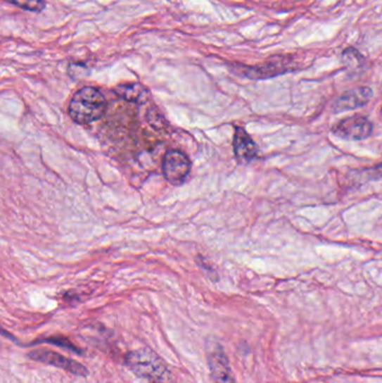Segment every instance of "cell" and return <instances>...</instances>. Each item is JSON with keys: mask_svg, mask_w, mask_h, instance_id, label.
Here are the masks:
<instances>
[{"mask_svg": "<svg viewBox=\"0 0 382 383\" xmlns=\"http://www.w3.org/2000/svg\"><path fill=\"white\" fill-rule=\"evenodd\" d=\"M107 110V100L101 91L86 87L75 92L69 106L71 118L80 125H89L99 120Z\"/></svg>", "mask_w": 382, "mask_h": 383, "instance_id": "1", "label": "cell"}, {"mask_svg": "<svg viewBox=\"0 0 382 383\" xmlns=\"http://www.w3.org/2000/svg\"><path fill=\"white\" fill-rule=\"evenodd\" d=\"M125 364L132 373L141 378L148 379L151 382L166 378L171 375L165 361L148 348L128 352L125 356Z\"/></svg>", "mask_w": 382, "mask_h": 383, "instance_id": "2", "label": "cell"}, {"mask_svg": "<svg viewBox=\"0 0 382 383\" xmlns=\"http://www.w3.org/2000/svg\"><path fill=\"white\" fill-rule=\"evenodd\" d=\"M206 361L209 364L210 375L213 383H236L228 356L220 343L208 339Z\"/></svg>", "mask_w": 382, "mask_h": 383, "instance_id": "3", "label": "cell"}, {"mask_svg": "<svg viewBox=\"0 0 382 383\" xmlns=\"http://www.w3.org/2000/svg\"><path fill=\"white\" fill-rule=\"evenodd\" d=\"M27 356L28 359L33 360V361L53 365V367L64 370L66 372L72 373L77 377L87 378L89 375V370L82 363L75 361V360L69 359V358L58 353L56 351L39 349V350L30 351Z\"/></svg>", "mask_w": 382, "mask_h": 383, "instance_id": "4", "label": "cell"}, {"mask_svg": "<svg viewBox=\"0 0 382 383\" xmlns=\"http://www.w3.org/2000/svg\"><path fill=\"white\" fill-rule=\"evenodd\" d=\"M374 132V123L363 115H353L342 119L332 127L336 137L348 140H363L370 137Z\"/></svg>", "mask_w": 382, "mask_h": 383, "instance_id": "5", "label": "cell"}, {"mask_svg": "<svg viewBox=\"0 0 382 383\" xmlns=\"http://www.w3.org/2000/svg\"><path fill=\"white\" fill-rule=\"evenodd\" d=\"M191 172L190 159L179 151H170L163 159V174L166 181L179 187L186 181Z\"/></svg>", "mask_w": 382, "mask_h": 383, "instance_id": "6", "label": "cell"}, {"mask_svg": "<svg viewBox=\"0 0 382 383\" xmlns=\"http://www.w3.org/2000/svg\"><path fill=\"white\" fill-rule=\"evenodd\" d=\"M372 98V90L368 87L352 89V90L344 92L340 98L336 100L333 106V111L336 113L349 111V110L359 109L368 104L370 99Z\"/></svg>", "mask_w": 382, "mask_h": 383, "instance_id": "7", "label": "cell"}, {"mask_svg": "<svg viewBox=\"0 0 382 383\" xmlns=\"http://www.w3.org/2000/svg\"><path fill=\"white\" fill-rule=\"evenodd\" d=\"M234 151L241 164H248L258 157V147L250 134L241 127H236L234 137Z\"/></svg>", "mask_w": 382, "mask_h": 383, "instance_id": "8", "label": "cell"}, {"mask_svg": "<svg viewBox=\"0 0 382 383\" xmlns=\"http://www.w3.org/2000/svg\"><path fill=\"white\" fill-rule=\"evenodd\" d=\"M116 92L120 98L132 103H144L149 96L148 90L139 83L119 85Z\"/></svg>", "mask_w": 382, "mask_h": 383, "instance_id": "9", "label": "cell"}, {"mask_svg": "<svg viewBox=\"0 0 382 383\" xmlns=\"http://www.w3.org/2000/svg\"><path fill=\"white\" fill-rule=\"evenodd\" d=\"M41 343H49V344L56 345V346H60V348L65 349V350L71 351L73 353L81 354L83 353V351L80 348H77V345L73 344V343L70 342L69 339L63 337H45L43 339H37V341H34L33 343H30V345L34 344H41Z\"/></svg>", "mask_w": 382, "mask_h": 383, "instance_id": "10", "label": "cell"}, {"mask_svg": "<svg viewBox=\"0 0 382 383\" xmlns=\"http://www.w3.org/2000/svg\"><path fill=\"white\" fill-rule=\"evenodd\" d=\"M13 5H16L20 8L30 11H39L44 8L45 3L43 0H7Z\"/></svg>", "mask_w": 382, "mask_h": 383, "instance_id": "11", "label": "cell"}, {"mask_svg": "<svg viewBox=\"0 0 382 383\" xmlns=\"http://www.w3.org/2000/svg\"><path fill=\"white\" fill-rule=\"evenodd\" d=\"M362 175L363 177L366 178L367 181H379V180H382V163L376 165L374 168L363 170Z\"/></svg>", "mask_w": 382, "mask_h": 383, "instance_id": "12", "label": "cell"}, {"mask_svg": "<svg viewBox=\"0 0 382 383\" xmlns=\"http://www.w3.org/2000/svg\"><path fill=\"white\" fill-rule=\"evenodd\" d=\"M170 375H168V377H170ZM168 377H166V378H164V379H160V380L153 381V382H151V383H168V382H171V380H170V379H168Z\"/></svg>", "mask_w": 382, "mask_h": 383, "instance_id": "13", "label": "cell"}, {"mask_svg": "<svg viewBox=\"0 0 382 383\" xmlns=\"http://www.w3.org/2000/svg\"><path fill=\"white\" fill-rule=\"evenodd\" d=\"M381 111H382V108H381Z\"/></svg>", "mask_w": 382, "mask_h": 383, "instance_id": "14", "label": "cell"}]
</instances>
